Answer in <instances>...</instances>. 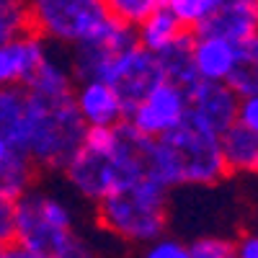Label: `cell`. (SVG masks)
I'll return each instance as SVG.
<instances>
[{
	"label": "cell",
	"mask_w": 258,
	"mask_h": 258,
	"mask_svg": "<svg viewBox=\"0 0 258 258\" xmlns=\"http://www.w3.org/2000/svg\"><path fill=\"white\" fill-rule=\"evenodd\" d=\"M168 186L155 176H142L116 186L98 204V222L116 238L132 243L158 240L168 222Z\"/></svg>",
	"instance_id": "obj_4"
},
{
	"label": "cell",
	"mask_w": 258,
	"mask_h": 258,
	"mask_svg": "<svg viewBox=\"0 0 258 258\" xmlns=\"http://www.w3.org/2000/svg\"><path fill=\"white\" fill-rule=\"evenodd\" d=\"M191 258H238L235 243L225 238H199L188 245Z\"/></svg>",
	"instance_id": "obj_24"
},
{
	"label": "cell",
	"mask_w": 258,
	"mask_h": 258,
	"mask_svg": "<svg viewBox=\"0 0 258 258\" xmlns=\"http://www.w3.org/2000/svg\"><path fill=\"white\" fill-rule=\"evenodd\" d=\"M75 103L88 126H114L126 119V106L106 80H75Z\"/></svg>",
	"instance_id": "obj_11"
},
{
	"label": "cell",
	"mask_w": 258,
	"mask_h": 258,
	"mask_svg": "<svg viewBox=\"0 0 258 258\" xmlns=\"http://www.w3.org/2000/svg\"><path fill=\"white\" fill-rule=\"evenodd\" d=\"M16 235V202L0 194V245Z\"/></svg>",
	"instance_id": "obj_26"
},
{
	"label": "cell",
	"mask_w": 258,
	"mask_h": 258,
	"mask_svg": "<svg viewBox=\"0 0 258 258\" xmlns=\"http://www.w3.org/2000/svg\"><path fill=\"white\" fill-rule=\"evenodd\" d=\"M163 6L176 16V21L183 29L197 31L202 26V21L212 13L214 0H165Z\"/></svg>",
	"instance_id": "obj_23"
},
{
	"label": "cell",
	"mask_w": 258,
	"mask_h": 258,
	"mask_svg": "<svg viewBox=\"0 0 258 258\" xmlns=\"http://www.w3.org/2000/svg\"><path fill=\"white\" fill-rule=\"evenodd\" d=\"M188 114V93L183 85L163 80L155 85L140 103H135L126 114V121L135 124L147 137H163L165 132L176 129Z\"/></svg>",
	"instance_id": "obj_9"
},
{
	"label": "cell",
	"mask_w": 258,
	"mask_h": 258,
	"mask_svg": "<svg viewBox=\"0 0 258 258\" xmlns=\"http://www.w3.org/2000/svg\"><path fill=\"white\" fill-rule=\"evenodd\" d=\"M34 176H36L34 160L21 150H11V155L0 163V194L16 202L21 194L31 188Z\"/></svg>",
	"instance_id": "obj_20"
},
{
	"label": "cell",
	"mask_w": 258,
	"mask_h": 258,
	"mask_svg": "<svg viewBox=\"0 0 258 258\" xmlns=\"http://www.w3.org/2000/svg\"><path fill=\"white\" fill-rule=\"evenodd\" d=\"M135 31H137V44L145 47L147 52L158 54L183 31V26L176 21V16L163 6V8L150 13L140 26H135Z\"/></svg>",
	"instance_id": "obj_18"
},
{
	"label": "cell",
	"mask_w": 258,
	"mask_h": 258,
	"mask_svg": "<svg viewBox=\"0 0 258 258\" xmlns=\"http://www.w3.org/2000/svg\"><path fill=\"white\" fill-rule=\"evenodd\" d=\"M31 29L29 0H0V44L21 39Z\"/></svg>",
	"instance_id": "obj_21"
},
{
	"label": "cell",
	"mask_w": 258,
	"mask_h": 258,
	"mask_svg": "<svg viewBox=\"0 0 258 258\" xmlns=\"http://www.w3.org/2000/svg\"><path fill=\"white\" fill-rule=\"evenodd\" d=\"M153 137L126 119L114 126H88L83 145L64 165V178L80 197L101 202L116 186L150 176Z\"/></svg>",
	"instance_id": "obj_1"
},
{
	"label": "cell",
	"mask_w": 258,
	"mask_h": 258,
	"mask_svg": "<svg viewBox=\"0 0 258 258\" xmlns=\"http://www.w3.org/2000/svg\"><path fill=\"white\" fill-rule=\"evenodd\" d=\"M235 57H238V44L220 36L194 34V68H197L199 78L227 80L235 68Z\"/></svg>",
	"instance_id": "obj_15"
},
{
	"label": "cell",
	"mask_w": 258,
	"mask_h": 258,
	"mask_svg": "<svg viewBox=\"0 0 258 258\" xmlns=\"http://www.w3.org/2000/svg\"><path fill=\"white\" fill-rule=\"evenodd\" d=\"M31 29L54 47H73L96 34L106 21L103 0H29Z\"/></svg>",
	"instance_id": "obj_6"
},
{
	"label": "cell",
	"mask_w": 258,
	"mask_h": 258,
	"mask_svg": "<svg viewBox=\"0 0 258 258\" xmlns=\"http://www.w3.org/2000/svg\"><path fill=\"white\" fill-rule=\"evenodd\" d=\"M214 6H258V0H214Z\"/></svg>",
	"instance_id": "obj_31"
},
{
	"label": "cell",
	"mask_w": 258,
	"mask_h": 258,
	"mask_svg": "<svg viewBox=\"0 0 258 258\" xmlns=\"http://www.w3.org/2000/svg\"><path fill=\"white\" fill-rule=\"evenodd\" d=\"M238 121L245 124L248 129L258 135V93L255 96H243L238 106Z\"/></svg>",
	"instance_id": "obj_27"
},
{
	"label": "cell",
	"mask_w": 258,
	"mask_h": 258,
	"mask_svg": "<svg viewBox=\"0 0 258 258\" xmlns=\"http://www.w3.org/2000/svg\"><path fill=\"white\" fill-rule=\"evenodd\" d=\"M52 258H96L93 248L85 243L83 238H78V235H73V238L64 243Z\"/></svg>",
	"instance_id": "obj_28"
},
{
	"label": "cell",
	"mask_w": 258,
	"mask_h": 258,
	"mask_svg": "<svg viewBox=\"0 0 258 258\" xmlns=\"http://www.w3.org/2000/svg\"><path fill=\"white\" fill-rule=\"evenodd\" d=\"M11 150H13V147H11V145H8L6 140H0V163H3V160H6L8 155H11Z\"/></svg>",
	"instance_id": "obj_32"
},
{
	"label": "cell",
	"mask_w": 258,
	"mask_h": 258,
	"mask_svg": "<svg viewBox=\"0 0 258 258\" xmlns=\"http://www.w3.org/2000/svg\"><path fill=\"white\" fill-rule=\"evenodd\" d=\"M150 176L163 181L168 188L220 183L227 176L220 135L204 121L186 114L176 129L153 140Z\"/></svg>",
	"instance_id": "obj_2"
},
{
	"label": "cell",
	"mask_w": 258,
	"mask_h": 258,
	"mask_svg": "<svg viewBox=\"0 0 258 258\" xmlns=\"http://www.w3.org/2000/svg\"><path fill=\"white\" fill-rule=\"evenodd\" d=\"M238 258H258V235H245L235 243Z\"/></svg>",
	"instance_id": "obj_30"
},
{
	"label": "cell",
	"mask_w": 258,
	"mask_h": 258,
	"mask_svg": "<svg viewBox=\"0 0 258 258\" xmlns=\"http://www.w3.org/2000/svg\"><path fill=\"white\" fill-rule=\"evenodd\" d=\"M135 44H137L135 26L121 24L116 18H109L96 34H91L88 39H83L70 47V54H68L70 70H73L75 80L101 78L106 64Z\"/></svg>",
	"instance_id": "obj_8"
},
{
	"label": "cell",
	"mask_w": 258,
	"mask_h": 258,
	"mask_svg": "<svg viewBox=\"0 0 258 258\" xmlns=\"http://www.w3.org/2000/svg\"><path fill=\"white\" fill-rule=\"evenodd\" d=\"M0 258H47V255H41L39 250H34V248H29L24 243H18L13 238V240L0 245Z\"/></svg>",
	"instance_id": "obj_29"
},
{
	"label": "cell",
	"mask_w": 258,
	"mask_h": 258,
	"mask_svg": "<svg viewBox=\"0 0 258 258\" xmlns=\"http://www.w3.org/2000/svg\"><path fill=\"white\" fill-rule=\"evenodd\" d=\"M186 93H188V114L204 121L217 135H222L227 126L238 121L240 96L232 91L230 83L197 78L186 88Z\"/></svg>",
	"instance_id": "obj_10"
},
{
	"label": "cell",
	"mask_w": 258,
	"mask_h": 258,
	"mask_svg": "<svg viewBox=\"0 0 258 258\" xmlns=\"http://www.w3.org/2000/svg\"><path fill=\"white\" fill-rule=\"evenodd\" d=\"M103 3L111 18L129 26H140L153 11L163 8L165 0H103Z\"/></svg>",
	"instance_id": "obj_22"
},
{
	"label": "cell",
	"mask_w": 258,
	"mask_h": 258,
	"mask_svg": "<svg viewBox=\"0 0 258 258\" xmlns=\"http://www.w3.org/2000/svg\"><path fill=\"white\" fill-rule=\"evenodd\" d=\"M98 80H106L119 93V98L126 106V114H129V109L135 103H140L155 85H160L165 80V73L160 68L158 54L135 44L106 64Z\"/></svg>",
	"instance_id": "obj_7"
},
{
	"label": "cell",
	"mask_w": 258,
	"mask_h": 258,
	"mask_svg": "<svg viewBox=\"0 0 258 258\" xmlns=\"http://www.w3.org/2000/svg\"><path fill=\"white\" fill-rule=\"evenodd\" d=\"M158 59H160L163 73H165V80L188 88L199 78L197 68H194V31L183 29L163 52H158Z\"/></svg>",
	"instance_id": "obj_17"
},
{
	"label": "cell",
	"mask_w": 258,
	"mask_h": 258,
	"mask_svg": "<svg viewBox=\"0 0 258 258\" xmlns=\"http://www.w3.org/2000/svg\"><path fill=\"white\" fill-rule=\"evenodd\" d=\"M227 173H258V135L245 124L235 121L220 135Z\"/></svg>",
	"instance_id": "obj_16"
},
{
	"label": "cell",
	"mask_w": 258,
	"mask_h": 258,
	"mask_svg": "<svg viewBox=\"0 0 258 258\" xmlns=\"http://www.w3.org/2000/svg\"><path fill=\"white\" fill-rule=\"evenodd\" d=\"M258 31V6H214L212 13L194 31L199 36H220L232 44Z\"/></svg>",
	"instance_id": "obj_13"
},
{
	"label": "cell",
	"mask_w": 258,
	"mask_h": 258,
	"mask_svg": "<svg viewBox=\"0 0 258 258\" xmlns=\"http://www.w3.org/2000/svg\"><path fill=\"white\" fill-rule=\"evenodd\" d=\"M0 140L26 153L29 145V93L24 85L0 88Z\"/></svg>",
	"instance_id": "obj_14"
},
{
	"label": "cell",
	"mask_w": 258,
	"mask_h": 258,
	"mask_svg": "<svg viewBox=\"0 0 258 258\" xmlns=\"http://www.w3.org/2000/svg\"><path fill=\"white\" fill-rule=\"evenodd\" d=\"M73 212L57 197L29 188L16 199V235L41 255L52 258L64 243L73 238Z\"/></svg>",
	"instance_id": "obj_5"
},
{
	"label": "cell",
	"mask_w": 258,
	"mask_h": 258,
	"mask_svg": "<svg viewBox=\"0 0 258 258\" xmlns=\"http://www.w3.org/2000/svg\"><path fill=\"white\" fill-rule=\"evenodd\" d=\"M29 93V145L26 155L36 168L64 170L68 160L85 140L88 124L83 121L75 91L73 93Z\"/></svg>",
	"instance_id": "obj_3"
},
{
	"label": "cell",
	"mask_w": 258,
	"mask_h": 258,
	"mask_svg": "<svg viewBox=\"0 0 258 258\" xmlns=\"http://www.w3.org/2000/svg\"><path fill=\"white\" fill-rule=\"evenodd\" d=\"M225 83H230L232 91L240 98L258 93V31L238 44L235 68H232V73Z\"/></svg>",
	"instance_id": "obj_19"
},
{
	"label": "cell",
	"mask_w": 258,
	"mask_h": 258,
	"mask_svg": "<svg viewBox=\"0 0 258 258\" xmlns=\"http://www.w3.org/2000/svg\"><path fill=\"white\" fill-rule=\"evenodd\" d=\"M49 49L52 44L36 31H29L8 44H0V88L24 85L29 75L39 68V62L49 54Z\"/></svg>",
	"instance_id": "obj_12"
},
{
	"label": "cell",
	"mask_w": 258,
	"mask_h": 258,
	"mask_svg": "<svg viewBox=\"0 0 258 258\" xmlns=\"http://www.w3.org/2000/svg\"><path fill=\"white\" fill-rule=\"evenodd\" d=\"M142 258H191V253H188V245H183L178 240L158 238L150 243V248L145 250Z\"/></svg>",
	"instance_id": "obj_25"
}]
</instances>
